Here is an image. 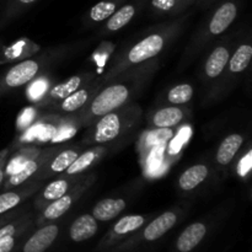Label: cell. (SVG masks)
<instances>
[{
	"mask_svg": "<svg viewBox=\"0 0 252 252\" xmlns=\"http://www.w3.org/2000/svg\"><path fill=\"white\" fill-rule=\"evenodd\" d=\"M38 71V64L33 61H25L12 66L5 76V84L10 88H17L31 80Z\"/></svg>",
	"mask_w": 252,
	"mask_h": 252,
	"instance_id": "3957f363",
	"label": "cell"
},
{
	"mask_svg": "<svg viewBox=\"0 0 252 252\" xmlns=\"http://www.w3.org/2000/svg\"><path fill=\"white\" fill-rule=\"evenodd\" d=\"M57 235H58V228L56 225H48L39 229L25 244L24 252H44L56 240Z\"/></svg>",
	"mask_w": 252,
	"mask_h": 252,
	"instance_id": "277c9868",
	"label": "cell"
},
{
	"mask_svg": "<svg viewBox=\"0 0 252 252\" xmlns=\"http://www.w3.org/2000/svg\"><path fill=\"white\" fill-rule=\"evenodd\" d=\"M20 203V196L14 192L0 194V214L10 211L11 208L16 207Z\"/></svg>",
	"mask_w": 252,
	"mask_h": 252,
	"instance_id": "83f0119b",
	"label": "cell"
},
{
	"mask_svg": "<svg viewBox=\"0 0 252 252\" xmlns=\"http://www.w3.org/2000/svg\"><path fill=\"white\" fill-rule=\"evenodd\" d=\"M80 78L79 76H73V78L69 79L66 83L61 84V85L56 86V88L52 89L51 96L52 97L57 98H65L66 96H69L70 94H73L76 89L80 85Z\"/></svg>",
	"mask_w": 252,
	"mask_h": 252,
	"instance_id": "44dd1931",
	"label": "cell"
},
{
	"mask_svg": "<svg viewBox=\"0 0 252 252\" xmlns=\"http://www.w3.org/2000/svg\"><path fill=\"white\" fill-rule=\"evenodd\" d=\"M14 234H15V226L11 225V224H9V225L0 229V239L4 238V236H14Z\"/></svg>",
	"mask_w": 252,
	"mask_h": 252,
	"instance_id": "d590c367",
	"label": "cell"
},
{
	"mask_svg": "<svg viewBox=\"0 0 252 252\" xmlns=\"http://www.w3.org/2000/svg\"><path fill=\"white\" fill-rule=\"evenodd\" d=\"M116 4L111 1H100L91 9L90 16L94 21H103L115 12Z\"/></svg>",
	"mask_w": 252,
	"mask_h": 252,
	"instance_id": "cb8c5ba5",
	"label": "cell"
},
{
	"mask_svg": "<svg viewBox=\"0 0 252 252\" xmlns=\"http://www.w3.org/2000/svg\"><path fill=\"white\" fill-rule=\"evenodd\" d=\"M236 10L235 4L233 2H225L221 5L214 14L213 19H212L211 25H209V30L213 34H220L230 26L231 22L236 17Z\"/></svg>",
	"mask_w": 252,
	"mask_h": 252,
	"instance_id": "5b68a950",
	"label": "cell"
},
{
	"mask_svg": "<svg viewBox=\"0 0 252 252\" xmlns=\"http://www.w3.org/2000/svg\"><path fill=\"white\" fill-rule=\"evenodd\" d=\"M24 164H25V160L22 159V158H16V159H14L11 162H10V165L7 166L6 172L9 175L15 174V172H17L20 169H21Z\"/></svg>",
	"mask_w": 252,
	"mask_h": 252,
	"instance_id": "836d02e7",
	"label": "cell"
},
{
	"mask_svg": "<svg viewBox=\"0 0 252 252\" xmlns=\"http://www.w3.org/2000/svg\"><path fill=\"white\" fill-rule=\"evenodd\" d=\"M176 0H152L153 6L157 9L162 10V11H169L175 6Z\"/></svg>",
	"mask_w": 252,
	"mask_h": 252,
	"instance_id": "1f68e13d",
	"label": "cell"
},
{
	"mask_svg": "<svg viewBox=\"0 0 252 252\" xmlns=\"http://www.w3.org/2000/svg\"><path fill=\"white\" fill-rule=\"evenodd\" d=\"M193 96V89L189 84H182V85L175 86L169 93V101L175 105L180 103H186Z\"/></svg>",
	"mask_w": 252,
	"mask_h": 252,
	"instance_id": "ffe728a7",
	"label": "cell"
},
{
	"mask_svg": "<svg viewBox=\"0 0 252 252\" xmlns=\"http://www.w3.org/2000/svg\"><path fill=\"white\" fill-rule=\"evenodd\" d=\"M207 175H208V170L204 165H196L193 167H189L180 177V187L185 191L196 189L199 184L206 180Z\"/></svg>",
	"mask_w": 252,
	"mask_h": 252,
	"instance_id": "7c38bea8",
	"label": "cell"
},
{
	"mask_svg": "<svg viewBox=\"0 0 252 252\" xmlns=\"http://www.w3.org/2000/svg\"><path fill=\"white\" fill-rule=\"evenodd\" d=\"M19 2H21V4H31V2H34L36 0H17Z\"/></svg>",
	"mask_w": 252,
	"mask_h": 252,
	"instance_id": "8d00e7d4",
	"label": "cell"
},
{
	"mask_svg": "<svg viewBox=\"0 0 252 252\" xmlns=\"http://www.w3.org/2000/svg\"><path fill=\"white\" fill-rule=\"evenodd\" d=\"M243 144V137L240 134H231L226 137L220 144L217 154V160L220 165H228Z\"/></svg>",
	"mask_w": 252,
	"mask_h": 252,
	"instance_id": "8fae6325",
	"label": "cell"
},
{
	"mask_svg": "<svg viewBox=\"0 0 252 252\" xmlns=\"http://www.w3.org/2000/svg\"><path fill=\"white\" fill-rule=\"evenodd\" d=\"M126 202L123 199H103L94 208V218L107 221L117 217L125 209Z\"/></svg>",
	"mask_w": 252,
	"mask_h": 252,
	"instance_id": "30bf717a",
	"label": "cell"
},
{
	"mask_svg": "<svg viewBox=\"0 0 252 252\" xmlns=\"http://www.w3.org/2000/svg\"><path fill=\"white\" fill-rule=\"evenodd\" d=\"M47 91V81H44L43 79H39V80L32 83V85L29 89V96L31 100H38L42 97L44 93Z\"/></svg>",
	"mask_w": 252,
	"mask_h": 252,
	"instance_id": "f1b7e54d",
	"label": "cell"
},
{
	"mask_svg": "<svg viewBox=\"0 0 252 252\" xmlns=\"http://www.w3.org/2000/svg\"><path fill=\"white\" fill-rule=\"evenodd\" d=\"M76 158H78V154H76L75 152H73V150H65V152L61 153V154L54 159V161L52 162V170L56 172L64 171V170H66L70 166L71 162H73Z\"/></svg>",
	"mask_w": 252,
	"mask_h": 252,
	"instance_id": "484cf974",
	"label": "cell"
},
{
	"mask_svg": "<svg viewBox=\"0 0 252 252\" xmlns=\"http://www.w3.org/2000/svg\"><path fill=\"white\" fill-rule=\"evenodd\" d=\"M75 133H76V129L74 127L63 126V127H61L59 129H57L56 134H54V137L52 138L51 142L59 143V142H63V140L65 139H70Z\"/></svg>",
	"mask_w": 252,
	"mask_h": 252,
	"instance_id": "f546056e",
	"label": "cell"
},
{
	"mask_svg": "<svg viewBox=\"0 0 252 252\" xmlns=\"http://www.w3.org/2000/svg\"><path fill=\"white\" fill-rule=\"evenodd\" d=\"M229 61V53L224 47H218L214 49L213 53L209 56L206 64V73L211 78H216L225 68Z\"/></svg>",
	"mask_w": 252,
	"mask_h": 252,
	"instance_id": "4fadbf2b",
	"label": "cell"
},
{
	"mask_svg": "<svg viewBox=\"0 0 252 252\" xmlns=\"http://www.w3.org/2000/svg\"><path fill=\"white\" fill-rule=\"evenodd\" d=\"M175 223H176V214L166 212L158 217L147 226L144 231V238L149 241L157 240V239L161 238L165 233H167L175 225Z\"/></svg>",
	"mask_w": 252,
	"mask_h": 252,
	"instance_id": "9c48e42d",
	"label": "cell"
},
{
	"mask_svg": "<svg viewBox=\"0 0 252 252\" xmlns=\"http://www.w3.org/2000/svg\"><path fill=\"white\" fill-rule=\"evenodd\" d=\"M70 206L71 198L69 196H65V194H64L61 198L54 199L53 203L49 204V206L47 207V209L44 211V217H46L47 219L53 220V219H57L59 218V217L63 216V214L70 208Z\"/></svg>",
	"mask_w": 252,
	"mask_h": 252,
	"instance_id": "ac0fdd59",
	"label": "cell"
},
{
	"mask_svg": "<svg viewBox=\"0 0 252 252\" xmlns=\"http://www.w3.org/2000/svg\"><path fill=\"white\" fill-rule=\"evenodd\" d=\"M144 224V218L140 216H128L121 219L115 225L116 234H127L129 231L137 230Z\"/></svg>",
	"mask_w": 252,
	"mask_h": 252,
	"instance_id": "d6986e66",
	"label": "cell"
},
{
	"mask_svg": "<svg viewBox=\"0 0 252 252\" xmlns=\"http://www.w3.org/2000/svg\"><path fill=\"white\" fill-rule=\"evenodd\" d=\"M252 57V47L249 44H244V46L239 47L238 51L230 59V70L233 73H241L248 68L249 63L251 61Z\"/></svg>",
	"mask_w": 252,
	"mask_h": 252,
	"instance_id": "2e32d148",
	"label": "cell"
},
{
	"mask_svg": "<svg viewBox=\"0 0 252 252\" xmlns=\"http://www.w3.org/2000/svg\"><path fill=\"white\" fill-rule=\"evenodd\" d=\"M128 90L123 85H115L105 89L91 105V111L96 116H105L120 107L127 100Z\"/></svg>",
	"mask_w": 252,
	"mask_h": 252,
	"instance_id": "6da1fadb",
	"label": "cell"
},
{
	"mask_svg": "<svg viewBox=\"0 0 252 252\" xmlns=\"http://www.w3.org/2000/svg\"><path fill=\"white\" fill-rule=\"evenodd\" d=\"M134 12L135 10L133 5H125L123 7H121L117 12H113L111 15L110 20L107 22L108 30L117 31V30L122 29L123 26H126L132 20V17L134 16Z\"/></svg>",
	"mask_w": 252,
	"mask_h": 252,
	"instance_id": "9a60e30c",
	"label": "cell"
},
{
	"mask_svg": "<svg viewBox=\"0 0 252 252\" xmlns=\"http://www.w3.org/2000/svg\"><path fill=\"white\" fill-rule=\"evenodd\" d=\"M66 191H68V182L64 181V180H58V181L52 182L51 185L46 187L43 196L46 199L54 201V199L63 197L66 193Z\"/></svg>",
	"mask_w": 252,
	"mask_h": 252,
	"instance_id": "4316f807",
	"label": "cell"
},
{
	"mask_svg": "<svg viewBox=\"0 0 252 252\" xmlns=\"http://www.w3.org/2000/svg\"><path fill=\"white\" fill-rule=\"evenodd\" d=\"M97 231V223L93 216H81L71 224L70 226V238L76 243L85 241L93 238Z\"/></svg>",
	"mask_w": 252,
	"mask_h": 252,
	"instance_id": "8992f818",
	"label": "cell"
},
{
	"mask_svg": "<svg viewBox=\"0 0 252 252\" xmlns=\"http://www.w3.org/2000/svg\"><path fill=\"white\" fill-rule=\"evenodd\" d=\"M94 160H95V153L94 152L84 153L83 155L78 157L73 162H71L70 166L66 169V172H68L69 175L79 174V172H81V171H84L85 169H88Z\"/></svg>",
	"mask_w": 252,
	"mask_h": 252,
	"instance_id": "d4e9b609",
	"label": "cell"
},
{
	"mask_svg": "<svg viewBox=\"0 0 252 252\" xmlns=\"http://www.w3.org/2000/svg\"><path fill=\"white\" fill-rule=\"evenodd\" d=\"M57 132V128L53 127L51 125H38L32 127L31 129H29V132L25 134V137L22 138V140H33L38 139L41 142H48L52 140V138L54 137Z\"/></svg>",
	"mask_w": 252,
	"mask_h": 252,
	"instance_id": "e0dca14e",
	"label": "cell"
},
{
	"mask_svg": "<svg viewBox=\"0 0 252 252\" xmlns=\"http://www.w3.org/2000/svg\"><path fill=\"white\" fill-rule=\"evenodd\" d=\"M36 170H37L36 162L32 161V160L25 161V164L22 165L21 169H20L17 172H15V174L11 175V177H10V184H11L12 186H19V185H21L22 182L26 181L29 177H31L32 175L36 172Z\"/></svg>",
	"mask_w": 252,
	"mask_h": 252,
	"instance_id": "7402d4cb",
	"label": "cell"
},
{
	"mask_svg": "<svg viewBox=\"0 0 252 252\" xmlns=\"http://www.w3.org/2000/svg\"><path fill=\"white\" fill-rule=\"evenodd\" d=\"M164 47V39L159 34H152L145 39L140 41L130 49L128 58L132 63H140L152 57L157 56Z\"/></svg>",
	"mask_w": 252,
	"mask_h": 252,
	"instance_id": "7a4b0ae2",
	"label": "cell"
},
{
	"mask_svg": "<svg viewBox=\"0 0 252 252\" xmlns=\"http://www.w3.org/2000/svg\"><path fill=\"white\" fill-rule=\"evenodd\" d=\"M2 179H4V172H2V170L0 169V184H1Z\"/></svg>",
	"mask_w": 252,
	"mask_h": 252,
	"instance_id": "74e56055",
	"label": "cell"
},
{
	"mask_svg": "<svg viewBox=\"0 0 252 252\" xmlns=\"http://www.w3.org/2000/svg\"><path fill=\"white\" fill-rule=\"evenodd\" d=\"M240 164L241 165L240 169H239V172H240L241 176H244L251 167V153H249V154L246 155V158H244V159L241 160Z\"/></svg>",
	"mask_w": 252,
	"mask_h": 252,
	"instance_id": "e575fe53",
	"label": "cell"
},
{
	"mask_svg": "<svg viewBox=\"0 0 252 252\" xmlns=\"http://www.w3.org/2000/svg\"><path fill=\"white\" fill-rule=\"evenodd\" d=\"M14 248V238L4 236L0 239V252H10Z\"/></svg>",
	"mask_w": 252,
	"mask_h": 252,
	"instance_id": "d6a6232c",
	"label": "cell"
},
{
	"mask_svg": "<svg viewBox=\"0 0 252 252\" xmlns=\"http://www.w3.org/2000/svg\"><path fill=\"white\" fill-rule=\"evenodd\" d=\"M184 113L177 107H167L158 111L154 116V125L159 128H170L181 122Z\"/></svg>",
	"mask_w": 252,
	"mask_h": 252,
	"instance_id": "5bb4252c",
	"label": "cell"
},
{
	"mask_svg": "<svg viewBox=\"0 0 252 252\" xmlns=\"http://www.w3.org/2000/svg\"><path fill=\"white\" fill-rule=\"evenodd\" d=\"M121 129L120 118L115 113H107L97 123L95 139L97 143H106L115 139Z\"/></svg>",
	"mask_w": 252,
	"mask_h": 252,
	"instance_id": "ba28073f",
	"label": "cell"
},
{
	"mask_svg": "<svg viewBox=\"0 0 252 252\" xmlns=\"http://www.w3.org/2000/svg\"><path fill=\"white\" fill-rule=\"evenodd\" d=\"M86 100H88V93L85 90L74 91L73 94H70V95L64 98L62 107H63L64 111L73 112V111L80 108L86 102Z\"/></svg>",
	"mask_w": 252,
	"mask_h": 252,
	"instance_id": "603a6c76",
	"label": "cell"
},
{
	"mask_svg": "<svg viewBox=\"0 0 252 252\" xmlns=\"http://www.w3.org/2000/svg\"><path fill=\"white\" fill-rule=\"evenodd\" d=\"M206 235V226L202 223H194L184 230L177 240V249L181 252L193 250Z\"/></svg>",
	"mask_w": 252,
	"mask_h": 252,
	"instance_id": "52a82bcc",
	"label": "cell"
},
{
	"mask_svg": "<svg viewBox=\"0 0 252 252\" xmlns=\"http://www.w3.org/2000/svg\"><path fill=\"white\" fill-rule=\"evenodd\" d=\"M34 117V110L33 108H26V110L22 111L21 115L19 116V120H17V126L19 128H25L32 122Z\"/></svg>",
	"mask_w": 252,
	"mask_h": 252,
	"instance_id": "4dcf8cb0",
	"label": "cell"
}]
</instances>
